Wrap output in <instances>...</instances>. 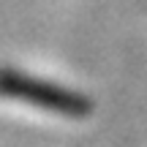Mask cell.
I'll return each mask as SVG.
<instances>
[{
	"instance_id": "1",
	"label": "cell",
	"mask_w": 147,
	"mask_h": 147,
	"mask_svg": "<svg viewBox=\"0 0 147 147\" xmlns=\"http://www.w3.org/2000/svg\"><path fill=\"white\" fill-rule=\"evenodd\" d=\"M0 95H8V98H22L30 101V104L41 106V109H52L57 115H74L82 117L90 112V101L82 93H74L65 90L60 84H49L41 82L36 76H25L19 71H0Z\"/></svg>"
}]
</instances>
